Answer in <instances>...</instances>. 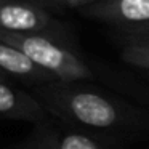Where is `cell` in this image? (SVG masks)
Here are the masks:
<instances>
[{"mask_svg":"<svg viewBox=\"0 0 149 149\" xmlns=\"http://www.w3.org/2000/svg\"><path fill=\"white\" fill-rule=\"evenodd\" d=\"M56 27L48 10L32 0H0V32L56 36Z\"/></svg>","mask_w":149,"mask_h":149,"instance_id":"cell-3","label":"cell"},{"mask_svg":"<svg viewBox=\"0 0 149 149\" xmlns=\"http://www.w3.org/2000/svg\"><path fill=\"white\" fill-rule=\"evenodd\" d=\"M37 149H106L91 136L80 132L45 128L37 135Z\"/></svg>","mask_w":149,"mask_h":149,"instance_id":"cell-7","label":"cell"},{"mask_svg":"<svg viewBox=\"0 0 149 149\" xmlns=\"http://www.w3.org/2000/svg\"><path fill=\"white\" fill-rule=\"evenodd\" d=\"M120 31L123 32L125 42H149V23L132 27H123Z\"/></svg>","mask_w":149,"mask_h":149,"instance_id":"cell-9","label":"cell"},{"mask_svg":"<svg viewBox=\"0 0 149 149\" xmlns=\"http://www.w3.org/2000/svg\"><path fill=\"white\" fill-rule=\"evenodd\" d=\"M47 109L40 100L19 88L0 80V117L11 120L42 122L47 119Z\"/></svg>","mask_w":149,"mask_h":149,"instance_id":"cell-5","label":"cell"},{"mask_svg":"<svg viewBox=\"0 0 149 149\" xmlns=\"http://www.w3.org/2000/svg\"><path fill=\"white\" fill-rule=\"evenodd\" d=\"M85 15L119 29L149 23V0H100L85 7Z\"/></svg>","mask_w":149,"mask_h":149,"instance_id":"cell-4","label":"cell"},{"mask_svg":"<svg viewBox=\"0 0 149 149\" xmlns=\"http://www.w3.org/2000/svg\"><path fill=\"white\" fill-rule=\"evenodd\" d=\"M98 2H100V0H98Z\"/></svg>","mask_w":149,"mask_h":149,"instance_id":"cell-13","label":"cell"},{"mask_svg":"<svg viewBox=\"0 0 149 149\" xmlns=\"http://www.w3.org/2000/svg\"><path fill=\"white\" fill-rule=\"evenodd\" d=\"M0 72L7 77H16L21 80L39 82V84H52L58 82L53 75L42 71L36 66L21 50L10 43L0 40Z\"/></svg>","mask_w":149,"mask_h":149,"instance_id":"cell-6","label":"cell"},{"mask_svg":"<svg viewBox=\"0 0 149 149\" xmlns=\"http://www.w3.org/2000/svg\"><path fill=\"white\" fill-rule=\"evenodd\" d=\"M32 2H36V3L42 5V7H45V8L56 7V0H32Z\"/></svg>","mask_w":149,"mask_h":149,"instance_id":"cell-11","label":"cell"},{"mask_svg":"<svg viewBox=\"0 0 149 149\" xmlns=\"http://www.w3.org/2000/svg\"><path fill=\"white\" fill-rule=\"evenodd\" d=\"M0 40L21 50L34 64L58 82H84L95 77L87 61L56 36L0 32Z\"/></svg>","mask_w":149,"mask_h":149,"instance_id":"cell-2","label":"cell"},{"mask_svg":"<svg viewBox=\"0 0 149 149\" xmlns=\"http://www.w3.org/2000/svg\"><path fill=\"white\" fill-rule=\"evenodd\" d=\"M7 75H5V74H2V72H0V80H7Z\"/></svg>","mask_w":149,"mask_h":149,"instance_id":"cell-12","label":"cell"},{"mask_svg":"<svg viewBox=\"0 0 149 149\" xmlns=\"http://www.w3.org/2000/svg\"><path fill=\"white\" fill-rule=\"evenodd\" d=\"M98 0H56V7H68V8H85L95 3Z\"/></svg>","mask_w":149,"mask_h":149,"instance_id":"cell-10","label":"cell"},{"mask_svg":"<svg viewBox=\"0 0 149 149\" xmlns=\"http://www.w3.org/2000/svg\"><path fill=\"white\" fill-rule=\"evenodd\" d=\"M122 59L127 64L149 71V42H125Z\"/></svg>","mask_w":149,"mask_h":149,"instance_id":"cell-8","label":"cell"},{"mask_svg":"<svg viewBox=\"0 0 149 149\" xmlns=\"http://www.w3.org/2000/svg\"><path fill=\"white\" fill-rule=\"evenodd\" d=\"M47 112L90 130H114L125 125L128 109L114 98L80 82H52L37 90Z\"/></svg>","mask_w":149,"mask_h":149,"instance_id":"cell-1","label":"cell"}]
</instances>
